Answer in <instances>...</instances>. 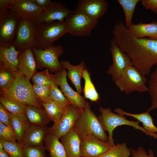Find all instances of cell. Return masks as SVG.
<instances>
[{"label": "cell", "instance_id": "1", "mask_svg": "<svg viewBox=\"0 0 157 157\" xmlns=\"http://www.w3.org/2000/svg\"><path fill=\"white\" fill-rule=\"evenodd\" d=\"M112 40L129 56L133 66L143 76H148L157 65V40L138 38L120 21L113 30Z\"/></svg>", "mask_w": 157, "mask_h": 157}, {"label": "cell", "instance_id": "2", "mask_svg": "<svg viewBox=\"0 0 157 157\" xmlns=\"http://www.w3.org/2000/svg\"><path fill=\"white\" fill-rule=\"evenodd\" d=\"M1 96L17 101L28 106L43 108L37 98L30 80L19 70L15 72L14 80L5 91L0 92Z\"/></svg>", "mask_w": 157, "mask_h": 157}, {"label": "cell", "instance_id": "3", "mask_svg": "<svg viewBox=\"0 0 157 157\" xmlns=\"http://www.w3.org/2000/svg\"><path fill=\"white\" fill-rule=\"evenodd\" d=\"M73 129L80 138L90 135L103 142L109 141L108 136L106 133L98 117L91 110L90 104L88 102Z\"/></svg>", "mask_w": 157, "mask_h": 157}, {"label": "cell", "instance_id": "4", "mask_svg": "<svg viewBox=\"0 0 157 157\" xmlns=\"http://www.w3.org/2000/svg\"><path fill=\"white\" fill-rule=\"evenodd\" d=\"M99 110L100 114L98 117L103 129L108 133L109 141L110 144L115 145L113 138V131L119 126L125 125L132 126L134 129L140 130L147 135H149L157 139V133H151L147 132L143 127L139 125V121L129 120L126 119L125 116H122L113 113L109 108H105L100 106Z\"/></svg>", "mask_w": 157, "mask_h": 157}, {"label": "cell", "instance_id": "5", "mask_svg": "<svg viewBox=\"0 0 157 157\" xmlns=\"http://www.w3.org/2000/svg\"><path fill=\"white\" fill-rule=\"evenodd\" d=\"M67 33V28L65 22L41 23L37 26L36 48L43 50L50 47L54 42Z\"/></svg>", "mask_w": 157, "mask_h": 157}, {"label": "cell", "instance_id": "6", "mask_svg": "<svg viewBox=\"0 0 157 157\" xmlns=\"http://www.w3.org/2000/svg\"><path fill=\"white\" fill-rule=\"evenodd\" d=\"M147 81L146 76L132 66L126 69L114 82L120 91L129 94L134 91L148 92V88L146 85Z\"/></svg>", "mask_w": 157, "mask_h": 157}, {"label": "cell", "instance_id": "7", "mask_svg": "<svg viewBox=\"0 0 157 157\" xmlns=\"http://www.w3.org/2000/svg\"><path fill=\"white\" fill-rule=\"evenodd\" d=\"M68 33L75 36L88 37L96 28L98 20L88 17L77 8L66 18Z\"/></svg>", "mask_w": 157, "mask_h": 157}, {"label": "cell", "instance_id": "8", "mask_svg": "<svg viewBox=\"0 0 157 157\" xmlns=\"http://www.w3.org/2000/svg\"><path fill=\"white\" fill-rule=\"evenodd\" d=\"M37 65V68H45L55 72L63 68L58 60L59 57L64 52L63 47L60 45L53 46L44 49L32 48Z\"/></svg>", "mask_w": 157, "mask_h": 157}, {"label": "cell", "instance_id": "9", "mask_svg": "<svg viewBox=\"0 0 157 157\" xmlns=\"http://www.w3.org/2000/svg\"><path fill=\"white\" fill-rule=\"evenodd\" d=\"M20 19L10 10L0 13V47L13 45Z\"/></svg>", "mask_w": 157, "mask_h": 157}, {"label": "cell", "instance_id": "10", "mask_svg": "<svg viewBox=\"0 0 157 157\" xmlns=\"http://www.w3.org/2000/svg\"><path fill=\"white\" fill-rule=\"evenodd\" d=\"M37 26L33 21L21 18L13 45L18 50L36 48Z\"/></svg>", "mask_w": 157, "mask_h": 157}, {"label": "cell", "instance_id": "11", "mask_svg": "<svg viewBox=\"0 0 157 157\" xmlns=\"http://www.w3.org/2000/svg\"><path fill=\"white\" fill-rule=\"evenodd\" d=\"M82 110L71 104L66 109L58 122L49 128V133L60 139L73 129Z\"/></svg>", "mask_w": 157, "mask_h": 157}, {"label": "cell", "instance_id": "12", "mask_svg": "<svg viewBox=\"0 0 157 157\" xmlns=\"http://www.w3.org/2000/svg\"><path fill=\"white\" fill-rule=\"evenodd\" d=\"M110 51L112 55L113 63L107 71L114 82L118 79L128 67L133 66L128 55L112 40L110 41Z\"/></svg>", "mask_w": 157, "mask_h": 157}, {"label": "cell", "instance_id": "13", "mask_svg": "<svg viewBox=\"0 0 157 157\" xmlns=\"http://www.w3.org/2000/svg\"><path fill=\"white\" fill-rule=\"evenodd\" d=\"M67 72L63 68L59 71L52 74L53 81L60 88V90L71 104L82 110L87 102L84 97L74 91L67 81Z\"/></svg>", "mask_w": 157, "mask_h": 157}, {"label": "cell", "instance_id": "14", "mask_svg": "<svg viewBox=\"0 0 157 157\" xmlns=\"http://www.w3.org/2000/svg\"><path fill=\"white\" fill-rule=\"evenodd\" d=\"M81 157H98L110 149L112 146L92 135L81 138Z\"/></svg>", "mask_w": 157, "mask_h": 157}, {"label": "cell", "instance_id": "15", "mask_svg": "<svg viewBox=\"0 0 157 157\" xmlns=\"http://www.w3.org/2000/svg\"><path fill=\"white\" fill-rule=\"evenodd\" d=\"M72 11L60 2L52 1L34 22L37 26L42 22L51 23L56 20L64 22Z\"/></svg>", "mask_w": 157, "mask_h": 157}, {"label": "cell", "instance_id": "16", "mask_svg": "<svg viewBox=\"0 0 157 157\" xmlns=\"http://www.w3.org/2000/svg\"><path fill=\"white\" fill-rule=\"evenodd\" d=\"M108 7L106 0H79L76 8L88 17L98 20L105 14Z\"/></svg>", "mask_w": 157, "mask_h": 157}, {"label": "cell", "instance_id": "17", "mask_svg": "<svg viewBox=\"0 0 157 157\" xmlns=\"http://www.w3.org/2000/svg\"><path fill=\"white\" fill-rule=\"evenodd\" d=\"M19 50L18 70L30 80L37 72V68L32 49Z\"/></svg>", "mask_w": 157, "mask_h": 157}, {"label": "cell", "instance_id": "18", "mask_svg": "<svg viewBox=\"0 0 157 157\" xmlns=\"http://www.w3.org/2000/svg\"><path fill=\"white\" fill-rule=\"evenodd\" d=\"M49 128L30 124L24 135L22 145L23 147L44 145Z\"/></svg>", "mask_w": 157, "mask_h": 157}, {"label": "cell", "instance_id": "19", "mask_svg": "<svg viewBox=\"0 0 157 157\" xmlns=\"http://www.w3.org/2000/svg\"><path fill=\"white\" fill-rule=\"evenodd\" d=\"M10 10L20 18L27 19L34 21L43 10L31 0H18Z\"/></svg>", "mask_w": 157, "mask_h": 157}, {"label": "cell", "instance_id": "20", "mask_svg": "<svg viewBox=\"0 0 157 157\" xmlns=\"http://www.w3.org/2000/svg\"><path fill=\"white\" fill-rule=\"evenodd\" d=\"M60 63L63 68L67 70V76L74 85L76 92L81 93V79L83 71L86 68L84 62L83 61L76 65H72L68 60H61Z\"/></svg>", "mask_w": 157, "mask_h": 157}, {"label": "cell", "instance_id": "21", "mask_svg": "<svg viewBox=\"0 0 157 157\" xmlns=\"http://www.w3.org/2000/svg\"><path fill=\"white\" fill-rule=\"evenodd\" d=\"M19 52L13 45L8 47H0V66L6 67L14 72L18 71Z\"/></svg>", "mask_w": 157, "mask_h": 157}, {"label": "cell", "instance_id": "22", "mask_svg": "<svg viewBox=\"0 0 157 157\" xmlns=\"http://www.w3.org/2000/svg\"><path fill=\"white\" fill-rule=\"evenodd\" d=\"M60 139L68 157H81V138L73 129Z\"/></svg>", "mask_w": 157, "mask_h": 157}, {"label": "cell", "instance_id": "23", "mask_svg": "<svg viewBox=\"0 0 157 157\" xmlns=\"http://www.w3.org/2000/svg\"><path fill=\"white\" fill-rule=\"evenodd\" d=\"M128 28L129 31L137 38H148L157 40V22L154 21L147 24L140 23L133 24Z\"/></svg>", "mask_w": 157, "mask_h": 157}, {"label": "cell", "instance_id": "24", "mask_svg": "<svg viewBox=\"0 0 157 157\" xmlns=\"http://www.w3.org/2000/svg\"><path fill=\"white\" fill-rule=\"evenodd\" d=\"M25 113L31 124L46 126L51 120L43 107L27 105Z\"/></svg>", "mask_w": 157, "mask_h": 157}, {"label": "cell", "instance_id": "25", "mask_svg": "<svg viewBox=\"0 0 157 157\" xmlns=\"http://www.w3.org/2000/svg\"><path fill=\"white\" fill-rule=\"evenodd\" d=\"M12 127L14 130L17 142L22 145L25 133L30 125L25 112L20 114L13 115L10 113Z\"/></svg>", "mask_w": 157, "mask_h": 157}, {"label": "cell", "instance_id": "26", "mask_svg": "<svg viewBox=\"0 0 157 157\" xmlns=\"http://www.w3.org/2000/svg\"><path fill=\"white\" fill-rule=\"evenodd\" d=\"M114 111L119 115L131 117L137 119L142 123L143 127L148 132L152 134L157 133V127L154 124L153 118L149 112L147 111L139 114H133L126 112L119 108H116Z\"/></svg>", "mask_w": 157, "mask_h": 157}, {"label": "cell", "instance_id": "27", "mask_svg": "<svg viewBox=\"0 0 157 157\" xmlns=\"http://www.w3.org/2000/svg\"><path fill=\"white\" fill-rule=\"evenodd\" d=\"M53 134L49 133L45 138L44 145L50 157H68L63 145Z\"/></svg>", "mask_w": 157, "mask_h": 157}, {"label": "cell", "instance_id": "28", "mask_svg": "<svg viewBox=\"0 0 157 157\" xmlns=\"http://www.w3.org/2000/svg\"><path fill=\"white\" fill-rule=\"evenodd\" d=\"M83 78L85 82L83 90L84 98L92 102L97 101L100 98L99 95L92 81L90 73L86 67L83 71Z\"/></svg>", "mask_w": 157, "mask_h": 157}, {"label": "cell", "instance_id": "29", "mask_svg": "<svg viewBox=\"0 0 157 157\" xmlns=\"http://www.w3.org/2000/svg\"><path fill=\"white\" fill-rule=\"evenodd\" d=\"M140 0H117L122 7L125 15V26L127 28L132 23L133 14L136 5Z\"/></svg>", "mask_w": 157, "mask_h": 157}, {"label": "cell", "instance_id": "30", "mask_svg": "<svg viewBox=\"0 0 157 157\" xmlns=\"http://www.w3.org/2000/svg\"><path fill=\"white\" fill-rule=\"evenodd\" d=\"M148 88L151 104L147 111L149 112L157 110V65L150 75Z\"/></svg>", "mask_w": 157, "mask_h": 157}, {"label": "cell", "instance_id": "31", "mask_svg": "<svg viewBox=\"0 0 157 157\" xmlns=\"http://www.w3.org/2000/svg\"><path fill=\"white\" fill-rule=\"evenodd\" d=\"M0 102L10 113L13 115L25 113L27 106L16 100L1 97H0Z\"/></svg>", "mask_w": 157, "mask_h": 157}, {"label": "cell", "instance_id": "32", "mask_svg": "<svg viewBox=\"0 0 157 157\" xmlns=\"http://www.w3.org/2000/svg\"><path fill=\"white\" fill-rule=\"evenodd\" d=\"M40 103L54 124L58 122L66 110L62 109L52 100L47 103Z\"/></svg>", "mask_w": 157, "mask_h": 157}, {"label": "cell", "instance_id": "33", "mask_svg": "<svg viewBox=\"0 0 157 157\" xmlns=\"http://www.w3.org/2000/svg\"><path fill=\"white\" fill-rule=\"evenodd\" d=\"M130 148L125 143H118L113 146L108 151L98 157H129Z\"/></svg>", "mask_w": 157, "mask_h": 157}, {"label": "cell", "instance_id": "34", "mask_svg": "<svg viewBox=\"0 0 157 157\" xmlns=\"http://www.w3.org/2000/svg\"><path fill=\"white\" fill-rule=\"evenodd\" d=\"M50 96L51 99L64 110L71 104L55 83L50 86Z\"/></svg>", "mask_w": 157, "mask_h": 157}, {"label": "cell", "instance_id": "35", "mask_svg": "<svg viewBox=\"0 0 157 157\" xmlns=\"http://www.w3.org/2000/svg\"><path fill=\"white\" fill-rule=\"evenodd\" d=\"M15 78V72L0 66V92L5 91L11 85Z\"/></svg>", "mask_w": 157, "mask_h": 157}, {"label": "cell", "instance_id": "36", "mask_svg": "<svg viewBox=\"0 0 157 157\" xmlns=\"http://www.w3.org/2000/svg\"><path fill=\"white\" fill-rule=\"evenodd\" d=\"M0 141L2 143L4 149L10 157H22L23 147L21 144L17 142H9L1 138Z\"/></svg>", "mask_w": 157, "mask_h": 157}, {"label": "cell", "instance_id": "37", "mask_svg": "<svg viewBox=\"0 0 157 157\" xmlns=\"http://www.w3.org/2000/svg\"><path fill=\"white\" fill-rule=\"evenodd\" d=\"M35 96L40 103H47L52 100L50 96V86L33 84Z\"/></svg>", "mask_w": 157, "mask_h": 157}, {"label": "cell", "instance_id": "38", "mask_svg": "<svg viewBox=\"0 0 157 157\" xmlns=\"http://www.w3.org/2000/svg\"><path fill=\"white\" fill-rule=\"evenodd\" d=\"M51 74L47 69L40 72H37L32 77V80L33 84L51 86L54 83Z\"/></svg>", "mask_w": 157, "mask_h": 157}, {"label": "cell", "instance_id": "39", "mask_svg": "<svg viewBox=\"0 0 157 157\" xmlns=\"http://www.w3.org/2000/svg\"><path fill=\"white\" fill-rule=\"evenodd\" d=\"M44 145L23 147L22 157H45Z\"/></svg>", "mask_w": 157, "mask_h": 157}, {"label": "cell", "instance_id": "40", "mask_svg": "<svg viewBox=\"0 0 157 157\" xmlns=\"http://www.w3.org/2000/svg\"><path fill=\"white\" fill-rule=\"evenodd\" d=\"M0 138L8 141L17 142L15 134L12 127L0 122Z\"/></svg>", "mask_w": 157, "mask_h": 157}, {"label": "cell", "instance_id": "41", "mask_svg": "<svg viewBox=\"0 0 157 157\" xmlns=\"http://www.w3.org/2000/svg\"><path fill=\"white\" fill-rule=\"evenodd\" d=\"M131 157H155L153 151L150 149H148V154L144 149L139 146L136 150L131 148Z\"/></svg>", "mask_w": 157, "mask_h": 157}, {"label": "cell", "instance_id": "42", "mask_svg": "<svg viewBox=\"0 0 157 157\" xmlns=\"http://www.w3.org/2000/svg\"><path fill=\"white\" fill-rule=\"evenodd\" d=\"M0 122L7 126L12 127L10 113L1 104H0Z\"/></svg>", "mask_w": 157, "mask_h": 157}, {"label": "cell", "instance_id": "43", "mask_svg": "<svg viewBox=\"0 0 157 157\" xmlns=\"http://www.w3.org/2000/svg\"><path fill=\"white\" fill-rule=\"evenodd\" d=\"M18 0H0V13L11 10Z\"/></svg>", "mask_w": 157, "mask_h": 157}, {"label": "cell", "instance_id": "44", "mask_svg": "<svg viewBox=\"0 0 157 157\" xmlns=\"http://www.w3.org/2000/svg\"><path fill=\"white\" fill-rule=\"evenodd\" d=\"M140 1L146 9L152 11L157 8V0H141Z\"/></svg>", "mask_w": 157, "mask_h": 157}, {"label": "cell", "instance_id": "45", "mask_svg": "<svg viewBox=\"0 0 157 157\" xmlns=\"http://www.w3.org/2000/svg\"><path fill=\"white\" fill-rule=\"evenodd\" d=\"M34 4L41 8L43 10L46 9L51 3L50 0H31Z\"/></svg>", "mask_w": 157, "mask_h": 157}, {"label": "cell", "instance_id": "46", "mask_svg": "<svg viewBox=\"0 0 157 157\" xmlns=\"http://www.w3.org/2000/svg\"><path fill=\"white\" fill-rule=\"evenodd\" d=\"M0 157H10L6 151L4 149L0 150Z\"/></svg>", "mask_w": 157, "mask_h": 157}, {"label": "cell", "instance_id": "47", "mask_svg": "<svg viewBox=\"0 0 157 157\" xmlns=\"http://www.w3.org/2000/svg\"><path fill=\"white\" fill-rule=\"evenodd\" d=\"M4 149V147L2 143L0 141V150Z\"/></svg>", "mask_w": 157, "mask_h": 157}, {"label": "cell", "instance_id": "48", "mask_svg": "<svg viewBox=\"0 0 157 157\" xmlns=\"http://www.w3.org/2000/svg\"><path fill=\"white\" fill-rule=\"evenodd\" d=\"M157 16V8L152 11Z\"/></svg>", "mask_w": 157, "mask_h": 157}]
</instances>
